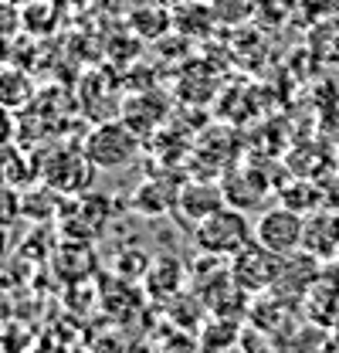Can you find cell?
Listing matches in <instances>:
<instances>
[{
    "instance_id": "cell-3",
    "label": "cell",
    "mask_w": 339,
    "mask_h": 353,
    "mask_svg": "<svg viewBox=\"0 0 339 353\" xmlns=\"http://www.w3.org/2000/svg\"><path fill=\"white\" fill-rule=\"evenodd\" d=\"M95 163L85 150H54L38 163V180L54 187L58 194H85L92 187Z\"/></svg>"
},
{
    "instance_id": "cell-14",
    "label": "cell",
    "mask_w": 339,
    "mask_h": 353,
    "mask_svg": "<svg viewBox=\"0 0 339 353\" xmlns=\"http://www.w3.org/2000/svg\"><path fill=\"white\" fill-rule=\"evenodd\" d=\"M10 51H14L10 38H0V65H10Z\"/></svg>"
},
{
    "instance_id": "cell-15",
    "label": "cell",
    "mask_w": 339,
    "mask_h": 353,
    "mask_svg": "<svg viewBox=\"0 0 339 353\" xmlns=\"http://www.w3.org/2000/svg\"><path fill=\"white\" fill-rule=\"evenodd\" d=\"M3 255H7V228H0V262H3Z\"/></svg>"
},
{
    "instance_id": "cell-2",
    "label": "cell",
    "mask_w": 339,
    "mask_h": 353,
    "mask_svg": "<svg viewBox=\"0 0 339 353\" xmlns=\"http://www.w3.org/2000/svg\"><path fill=\"white\" fill-rule=\"evenodd\" d=\"M139 132L129 126L126 119H102L95 130H88L82 150L95 170H126L139 157Z\"/></svg>"
},
{
    "instance_id": "cell-8",
    "label": "cell",
    "mask_w": 339,
    "mask_h": 353,
    "mask_svg": "<svg viewBox=\"0 0 339 353\" xmlns=\"http://www.w3.org/2000/svg\"><path fill=\"white\" fill-rule=\"evenodd\" d=\"M34 102V82L24 68L17 65H0V105L21 112L24 105Z\"/></svg>"
},
{
    "instance_id": "cell-12",
    "label": "cell",
    "mask_w": 339,
    "mask_h": 353,
    "mask_svg": "<svg viewBox=\"0 0 339 353\" xmlns=\"http://www.w3.org/2000/svg\"><path fill=\"white\" fill-rule=\"evenodd\" d=\"M24 28V10L14 0H0V38H14Z\"/></svg>"
},
{
    "instance_id": "cell-9",
    "label": "cell",
    "mask_w": 339,
    "mask_h": 353,
    "mask_svg": "<svg viewBox=\"0 0 339 353\" xmlns=\"http://www.w3.org/2000/svg\"><path fill=\"white\" fill-rule=\"evenodd\" d=\"M58 190L48 187V183H31L21 190V208H24V218L28 221H51L58 211Z\"/></svg>"
},
{
    "instance_id": "cell-1",
    "label": "cell",
    "mask_w": 339,
    "mask_h": 353,
    "mask_svg": "<svg viewBox=\"0 0 339 353\" xmlns=\"http://www.w3.org/2000/svg\"><path fill=\"white\" fill-rule=\"evenodd\" d=\"M254 241V228L241 208H220L217 214L194 224V245L207 259H234Z\"/></svg>"
},
{
    "instance_id": "cell-6",
    "label": "cell",
    "mask_w": 339,
    "mask_h": 353,
    "mask_svg": "<svg viewBox=\"0 0 339 353\" xmlns=\"http://www.w3.org/2000/svg\"><path fill=\"white\" fill-rule=\"evenodd\" d=\"M302 252L309 259H333L339 252V214L319 208L316 214L305 218V231H302Z\"/></svg>"
},
{
    "instance_id": "cell-7",
    "label": "cell",
    "mask_w": 339,
    "mask_h": 353,
    "mask_svg": "<svg viewBox=\"0 0 339 353\" xmlns=\"http://www.w3.org/2000/svg\"><path fill=\"white\" fill-rule=\"evenodd\" d=\"M220 208H227V197H224V190L214 187V183H187V187L176 194V211L187 221H194V224L217 214Z\"/></svg>"
},
{
    "instance_id": "cell-4",
    "label": "cell",
    "mask_w": 339,
    "mask_h": 353,
    "mask_svg": "<svg viewBox=\"0 0 339 353\" xmlns=\"http://www.w3.org/2000/svg\"><path fill=\"white\" fill-rule=\"evenodd\" d=\"M302 231H305V218L298 211H292V208H285V204L268 208L261 218L254 221V241L261 248L282 255V259L302 252Z\"/></svg>"
},
{
    "instance_id": "cell-10",
    "label": "cell",
    "mask_w": 339,
    "mask_h": 353,
    "mask_svg": "<svg viewBox=\"0 0 339 353\" xmlns=\"http://www.w3.org/2000/svg\"><path fill=\"white\" fill-rule=\"evenodd\" d=\"M0 153H3V183H10V187H17V190L38 183V163H28V157H24L14 143L3 146Z\"/></svg>"
},
{
    "instance_id": "cell-13",
    "label": "cell",
    "mask_w": 339,
    "mask_h": 353,
    "mask_svg": "<svg viewBox=\"0 0 339 353\" xmlns=\"http://www.w3.org/2000/svg\"><path fill=\"white\" fill-rule=\"evenodd\" d=\"M14 136H17V119H14V109L0 105V150H3V146H10V143H14Z\"/></svg>"
},
{
    "instance_id": "cell-11",
    "label": "cell",
    "mask_w": 339,
    "mask_h": 353,
    "mask_svg": "<svg viewBox=\"0 0 339 353\" xmlns=\"http://www.w3.org/2000/svg\"><path fill=\"white\" fill-rule=\"evenodd\" d=\"M17 218H24L21 208V190L10 183H0V228H10Z\"/></svg>"
},
{
    "instance_id": "cell-16",
    "label": "cell",
    "mask_w": 339,
    "mask_h": 353,
    "mask_svg": "<svg viewBox=\"0 0 339 353\" xmlns=\"http://www.w3.org/2000/svg\"><path fill=\"white\" fill-rule=\"evenodd\" d=\"M0 183H3V153H0Z\"/></svg>"
},
{
    "instance_id": "cell-5",
    "label": "cell",
    "mask_w": 339,
    "mask_h": 353,
    "mask_svg": "<svg viewBox=\"0 0 339 353\" xmlns=\"http://www.w3.org/2000/svg\"><path fill=\"white\" fill-rule=\"evenodd\" d=\"M231 262H234L231 265V282L245 292H261V289L275 285V279L282 272V255L261 248L258 241H251L245 252H238Z\"/></svg>"
}]
</instances>
